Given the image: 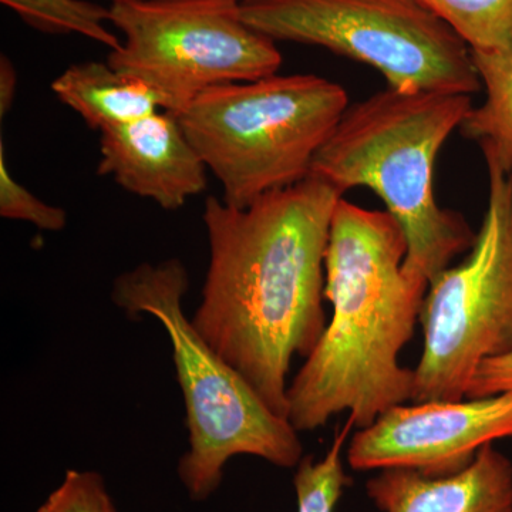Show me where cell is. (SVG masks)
I'll return each mask as SVG.
<instances>
[{"instance_id": "1", "label": "cell", "mask_w": 512, "mask_h": 512, "mask_svg": "<svg viewBox=\"0 0 512 512\" xmlns=\"http://www.w3.org/2000/svg\"><path fill=\"white\" fill-rule=\"evenodd\" d=\"M340 198L309 175L247 208L205 201L210 264L192 325L286 419L292 359L311 355L326 328L325 258Z\"/></svg>"}, {"instance_id": "2", "label": "cell", "mask_w": 512, "mask_h": 512, "mask_svg": "<svg viewBox=\"0 0 512 512\" xmlns=\"http://www.w3.org/2000/svg\"><path fill=\"white\" fill-rule=\"evenodd\" d=\"M407 242L387 211L340 198L325 258L332 318L288 386V420L298 433L349 412L366 429L412 402L414 370L399 355L412 339L429 282L404 271Z\"/></svg>"}, {"instance_id": "3", "label": "cell", "mask_w": 512, "mask_h": 512, "mask_svg": "<svg viewBox=\"0 0 512 512\" xmlns=\"http://www.w3.org/2000/svg\"><path fill=\"white\" fill-rule=\"evenodd\" d=\"M471 109L467 94L387 87L349 104L309 174L342 194L375 192L406 238L404 271L429 284L476 239L460 214L437 204L433 188L437 156Z\"/></svg>"}, {"instance_id": "4", "label": "cell", "mask_w": 512, "mask_h": 512, "mask_svg": "<svg viewBox=\"0 0 512 512\" xmlns=\"http://www.w3.org/2000/svg\"><path fill=\"white\" fill-rule=\"evenodd\" d=\"M188 288L187 268L173 258L120 274L111 299L128 318L153 316L170 338L188 430L178 477L192 500L205 501L220 488L232 457L254 456L293 468L301 463L303 447L289 420L272 412L187 319L183 299Z\"/></svg>"}, {"instance_id": "5", "label": "cell", "mask_w": 512, "mask_h": 512, "mask_svg": "<svg viewBox=\"0 0 512 512\" xmlns=\"http://www.w3.org/2000/svg\"><path fill=\"white\" fill-rule=\"evenodd\" d=\"M349 104L325 77L276 73L207 90L177 117L221 184V200L247 208L309 177Z\"/></svg>"}, {"instance_id": "6", "label": "cell", "mask_w": 512, "mask_h": 512, "mask_svg": "<svg viewBox=\"0 0 512 512\" xmlns=\"http://www.w3.org/2000/svg\"><path fill=\"white\" fill-rule=\"evenodd\" d=\"M241 16L274 42L365 63L399 92L481 90L470 47L421 0H258L241 5Z\"/></svg>"}, {"instance_id": "7", "label": "cell", "mask_w": 512, "mask_h": 512, "mask_svg": "<svg viewBox=\"0 0 512 512\" xmlns=\"http://www.w3.org/2000/svg\"><path fill=\"white\" fill-rule=\"evenodd\" d=\"M488 202L470 254L427 288L412 402L466 399L485 360L512 350V165L484 156Z\"/></svg>"}, {"instance_id": "8", "label": "cell", "mask_w": 512, "mask_h": 512, "mask_svg": "<svg viewBox=\"0 0 512 512\" xmlns=\"http://www.w3.org/2000/svg\"><path fill=\"white\" fill-rule=\"evenodd\" d=\"M109 10L124 40L107 63L146 83L175 116L207 90L281 69L274 40L244 22L235 0H116Z\"/></svg>"}, {"instance_id": "9", "label": "cell", "mask_w": 512, "mask_h": 512, "mask_svg": "<svg viewBox=\"0 0 512 512\" xmlns=\"http://www.w3.org/2000/svg\"><path fill=\"white\" fill-rule=\"evenodd\" d=\"M512 437V392L394 406L350 440L356 471L412 468L448 476L473 463L478 451Z\"/></svg>"}, {"instance_id": "10", "label": "cell", "mask_w": 512, "mask_h": 512, "mask_svg": "<svg viewBox=\"0 0 512 512\" xmlns=\"http://www.w3.org/2000/svg\"><path fill=\"white\" fill-rule=\"evenodd\" d=\"M208 168L170 111L100 131L97 174L163 210L184 207L207 190Z\"/></svg>"}, {"instance_id": "11", "label": "cell", "mask_w": 512, "mask_h": 512, "mask_svg": "<svg viewBox=\"0 0 512 512\" xmlns=\"http://www.w3.org/2000/svg\"><path fill=\"white\" fill-rule=\"evenodd\" d=\"M383 512H512V463L493 444L448 476L412 468H384L366 484Z\"/></svg>"}, {"instance_id": "12", "label": "cell", "mask_w": 512, "mask_h": 512, "mask_svg": "<svg viewBox=\"0 0 512 512\" xmlns=\"http://www.w3.org/2000/svg\"><path fill=\"white\" fill-rule=\"evenodd\" d=\"M52 92L87 126L99 131L163 110L146 83L124 76L107 62L72 64L53 80Z\"/></svg>"}, {"instance_id": "13", "label": "cell", "mask_w": 512, "mask_h": 512, "mask_svg": "<svg viewBox=\"0 0 512 512\" xmlns=\"http://www.w3.org/2000/svg\"><path fill=\"white\" fill-rule=\"evenodd\" d=\"M485 100L473 107L461 123L460 133L476 140L484 156L512 165V47L497 52H473Z\"/></svg>"}, {"instance_id": "14", "label": "cell", "mask_w": 512, "mask_h": 512, "mask_svg": "<svg viewBox=\"0 0 512 512\" xmlns=\"http://www.w3.org/2000/svg\"><path fill=\"white\" fill-rule=\"evenodd\" d=\"M30 28L47 35H80L110 50L119 49V37L106 28L109 6L92 0H0Z\"/></svg>"}, {"instance_id": "15", "label": "cell", "mask_w": 512, "mask_h": 512, "mask_svg": "<svg viewBox=\"0 0 512 512\" xmlns=\"http://www.w3.org/2000/svg\"><path fill=\"white\" fill-rule=\"evenodd\" d=\"M473 52L512 47V0H421Z\"/></svg>"}, {"instance_id": "16", "label": "cell", "mask_w": 512, "mask_h": 512, "mask_svg": "<svg viewBox=\"0 0 512 512\" xmlns=\"http://www.w3.org/2000/svg\"><path fill=\"white\" fill-rule=\"evenodd\" d=\"M355 427V419L349 416L345 426L336 430L328 453L322 460L303 457L296 467L295 485L298 512H333L338 505L343 490L352 484L345 473L342 450L350 431Z\"/></svg>"}, {"instance_id": "17", "label": "cell", "mask_w": 512, "mask_h": 512, "mask_svg": "<svg viewBox=\"0 0 512 512\" xmlns=\"http://www.w3.org/2000/svg\"><path fill=\"white\" fill-rule=\"evenodd\" d=\"M0 217L25 221L43 231H63L67 212L56 205L46 204L13 177L6 160L5 144H0Z\"/></svg>"}, {"instance_id": "18", "label": "cell", "mask_w": 512, "mask_h": 512, "mask_svg": "<svg viewBox=\"0 0 512 512\" xmlns=\"http://www.w3.org/2000/svg\"><path fill=\"white\" fill-rule=\"evenodd\" d=\"M36 512H119L96 471L69 470Z\"/></svg>"}, {"instance_id": "19", "label": "cell", "mask_w": 512, "mask_h": 512, "mask_svg": "<svg viewBox=\"0 0 512 512\" xmlns=\"http://www.w3.org/2000/svg\"><path fill=\"white\" fill-rule=\"evenodd\" d=\"M507 392H512V350L481 363L471 379L466 397L474 399Z\"/></svg>"}, {"instance_id": "20", "label": "cell", "mask_w": 512, "mask_h": 512, "mask_svg": "<svg viewBox=\"0 0 512 512\" xmlns=\"http://www.w3.org/2000/svg\"><path fill=\"white\" fill-rule=\"evenodd\" d=\"M18 72L8 56L0 57V117H5L15 103Z\"/></svg>"}, {"instance_id": "21", "label": "cell", "mask_w": 512, "mask_h": 512, "mask_svg": "<svg viewBox=\"0 0 512 512\" xmlns=\"http://www.w3.org/2000/svg\"><path fill=\"white\" fill-rule=\"evenodd\" d=\"M111 2H116V0H110V3ZM235 2L241 3V5H244V3L258 2V0H235Z\"/></svg>"}]
</instances>
